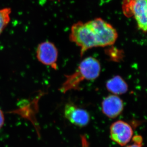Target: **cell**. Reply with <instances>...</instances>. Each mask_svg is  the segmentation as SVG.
<instances>
[{
    "label": "cell",
    "mask_w": 147,
    "mask_h": 147,
    "mask_svg": "<svg viewBox=\"0 0 147 147\" xmlns=\"http://www.w3.org/2000/svg\"><path fill=\"white\" fill-rule=\"evenodd\" d=\"M100 71V64L98 60L93 57H86L81 62L73 73L65 75V80L59 90L62 93L72 90H80L81 83L84 81L96 79L99 76Z\"/></svg>",
    "instance_id": "cell-1"
},
{
    "label": "cell",
    "mask_w": 147,
    "mask_h": 147,
    "mask_svg": "<svg viewBox=\"0 0 147 147\" xmlns=\"http://www.w3.org/2000/svg\"><path fill=\"white\" fill-rule=\"evenodd\" d=\"M69 40L80 49L81 57L88 50L98 47L95 34L87 22L79 21L73 24Z\"/></svg>",
    "instance_id": "cell-2"
},
{
    "label": "cell",
    "mask_w": 147,
    "mask_h": 147,
    "mask_svg": "<svg viewBox=\"0 0 147 147\" xmlns=\"http://www.w3.org/2000/svg\"><path fill=\"white\" fill-rule=\"evenodd\" d=\"M95 33L98 47L111 45L116 42L117 34L114 27L100 18L87 22Z\"/></svg>",
    "instance_id": "cell-3"
},
{
    "label": "cell",
    "mask_w": 147,
    "mask_h": 147,
    "mask_svg": "<svg viewBox=\"0 0 147 147\" xmlns=\"http://www.w3.org/2000/svg\"><path fill=\"white\" fill-rule=\"evenodd\" d=\"M122 10L126 17L134 18L139 28L147 32V0H123Z\"/></svg>",
    "instance_id": "cell-4"
},
{
    "label": "cell",
    "mask_w": 147,
    "mask_h": 147,
    "mask_svg": "<svg viewBox=\"0 0 147 147\" xmlns=\"http://www.w3.org/2000/svg\"><path fill=\"white\" fill-rule=\"evenodd\" d=\"M58 50L53 43L45 41L39 44L36 49V57L38 61L45 65L57 69V61Z\"/></svg>",
    "instance_id": "cell-5"
},
{
    "label": "cell",
    "mask_w": 147,
    "mask_h": 147,
    "mask_svg": "<svg viewBox=\"0 0 147 147\" xmlns=\"http://www.w3.org/2000/svg\"><path fill=\"white\" fill-rule=\"evenodd\" d=\"M133 133L131 126L122 120L115 122L110 127L111 139L120 146H125L129 143L132 137Z\"/></svg>",
    "instance_id": "cell-6"
},
{
    "label": "cell",
    "mask_w": 147,
    "mask_h": 147,
    "mask_svg": "<svg viewBox=\"0 0 147 147\" xmlns=\"http://www.w3.org/2000/svg\"><path fill=\"white\" fill-rule=\"evenodd\" d=\"M64 115L70 123L79 127L86 126L90 121L88 112L71 102H68L65 105Z\"/></svg>",
    "instance_id": "cell-7"
},
{
    "label": "cell",
    "mask_w": 147,
    "mask_h": 147,
    "mask_svg": "<svg viewBox=\"0 0 147 147\" xmlns=\"http://www.w3.org/2000/svg\"><path fill=\"white\" fill-rule=\"evenodd\" d=\"M123 109V101L117 95L109 96L102 101V111L106 116L110 118L117 117Z\"/></svg>",
    "instance_id": "cell-8"
},
{
    "label": "cell",
    "mask_w": 147,
    "mask_h": 147,
    "mask_svg": "<svg viewBox=\"0 0 147 147\" xmlns=\"http://www.w3.org/2000/svg\"><path fill=\"white\" fill-rule=\"evenodd\" d=\"M106 86L108 90L115 95L125 93L128 89L127 84L119 76H114L108 80Z\"/></svg>",
    "instance_id": "cell-9"
},
{
    "label": "cell",
    "mask_w": 147,
    "mask_h": 147,
    "mask_svg": "<svg viewBox=\"0 0 147 147\" xmlns=\"http://www.w3.org/2000/svg\"><path fill=\"white\" fill-rule=\"evenodd\" d=\"M10 8H4L0 10V34L7 26L10 21Z\"/></svg>",
    "instance_id": "cell-10"
},
{
    "label": "cell",
    "mask_w": 147,
    "mask_h": 147,
    "mask_svg": "<svg viewBox=\"0 0 147 147\" xmlns=\"http://www.w3.org/2000/svg\"><path fill=\"white\" fill-rule=\"evenodd\" d=\"M4 123V116L3 111L0 109V129L3 127Z\"/></svg>",
    "instance_id": "cell-11"
},
{
    "label": "cell",
    "mask_w": 147,
    "mask_h": 147,
    "mask_svg": "<svg viewBox=\"0 0 147 147\" xmlns=\"http://www.w3.org/2000/svg\"><path fill=\"white\" fill-rule=\"evenodd\" d=\"M133 141L135 143L142 144V139L140 136H135L133 137Z\"/></svg>",
    "instance_id": "cell-12"
},
{
    "label": "cell",
    "mask_w": 147,
    "mask_h": 147,
    "mask_svg": "<svg viewBox=\"0 0 147 147\" xmlns=\"http://www.w3.org/2000/svg\"><path fill=\"white\" fill-rule=\"evenodd\" d=\"M126 147H142V144H140V143H135L133 144L129 145Z\"/></svg>",
    "instance_id": "cell-13"
}]
</instances>
